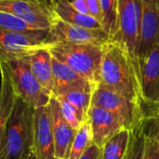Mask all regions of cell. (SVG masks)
Returning a JSON list of instances; mask_svg holds the SVG:
<instances>
[{
    "label": "cell",
    "instance_id": "1",
    "mask_svg": "<svg viewBox=\"0 0 159 159\" xmlns=\"http://www.w3.org/2000/svg\"><path fill=\"white\" fill-rule=\"evenodd\" d=\"M99 84L143 109L140 84L132 63L122 48L111 41L104 49Z\"/></svg>",
    "mask_w": 159,
    "mask_h": 159
},
{
    "label": "cell",
    "instance_id": "2",
    "mask_svg": "<svg viewBox=\"0 0 159 159\" xmlns=\"http://www.w3.org/2000/svg\"><path fill=\"white\" fill-rule=\"evenodd\" d=\"M35 109L16 97L0 159H26L33 152Z\"/></svg>",
    "mask_w": 159,
    "mask_h": 159
},
{
    "label": "cell",
    "instance_id": "3",
    "mask_svg": "<svg viewBox=\"0 0 159 159\" xmlns=\"http://www.w3.org/2000/svg\"><path fill=\"white\" fill-rule=\"evenodd\" d=\"M52 57L68 66L97 87L100 82V67L105 46L54 42L47 45Z\"/></svg>",
    "mask_w": 159,
    "mask_h": 159
},
{
    "label": "cell",
    "instance_id": "4",
    "mask_svg": "<svg viewBox=\"0 0 159 159\" xmlns=\"http://www.w3.org/2000/svg\"><path fill=\"white\" fill-rule=\"evenodd\" d=\"M139 26V0H116L115 30L111 41L120 46L126 53L140 84L141 75L138 57Z\"/></svg>",
    "mask_w": 159,
    "mask_h": 159
},
{
    "label": "cell",
    "instance_id": "5",
    "mask_svg": "<svg viewBox=\"0 0 159 159\" xmlns=\"http://www.w3.org/2000/svg\"><path fill=\"white\" fill-rule=\"evenodd\" d=\"M0 69L8 75L17 98L34 109L48 106L52 95L37 81L25 58L0 62Z\"/></svg>",
    "mask_w": 159,
    "mask_h": 159
},
{
    "label": "cell",
    "instance_id": "6",
    "mask_svg": "<svg viewBox=\"0 0 159 159\" xmlns=\"http://www.w3.org/2000/svg\"><path fill=\"white\" fill-rule=\"evenodd\" d=\"M92 106L106 110L114 115L123 127L133 130L144 118V110L138 104L99 84L92 96Z\"/></svg>",
    "mask_w": 159,
    "mask_h": 159
},
{
    "label": "cell",
    "instance_id": "7",
    "mask_svg": "<svg viewBox=\"0 0 159 159\" xmlns=\"http://www.w3.org/2000/svg\"><path fill=\"white\" fill-rule=\"evenodd\" d=\"M49 30L18 32L0 29V62L23 59L47 46Z\"/></svg>",
    "mask_w": 159,
    "mask_h": 159
},
{
    "label": "cell",
    "instance_id": "8",
    "mask_svg": "<svg viewBox=\"0 0 159 159\" xmlns=\"http://www.w3.org/2000/svg\"><path fill=\"white\" fill-rule=\"evenodd\" d=\"M0 11L15 16L38 30H49L55 19L51 6L36 0H0Z\"/></svg>",
    "mask_w": 159,
    "mask_h": 159
},
{
    "label": "cell",
    "instance_id": "9",
    "mask_svg": "<svg viewBox=\"0 0 159 159\" xmlns=\"http://www.w3.org/2000/svg\"><path fill=\"white\" fill-rule=\"evenodd\" d=\"M110 41V37L102 29L85 28L66 23L55 17L52 25L49 29L47 45L54 42H68L106 46Z\"/></svg>",
    "mask_w": 159,
    "mask_h": 159
},
{
    "label": "cell",
    "instance_id": "10",
    "mask_svg": "<svg viewBox=\"0 0 159 159\" xmlns=\"http://www.w3.org/2000/svg\"><path fill=\"white\" fill-rule=\"evenodd\" d=\"M140 2V26L138 57L140 68L150 52L159 45V11L144 0Z\"/></svg>",
    "mask_w": 159,
    "mask_h": 159
},
{
    "label": "cell",
    "instance_id": "11",
    "mask_svg": "<svg viewBox=\"0 0 159 159\" xmlns=\"http://www.w3.org/2000/svg\"><path fill=\"white\" fill-rule=\"evenodd\" d=\"M140 91L143 105L150 108L153 114L159 109V45L148 54L141 67Z\"/></svg>",
    "mask_w": 159,
    "mask_h": 159
},
{
    "label": "cell",
    "instance_id": "12",
    "mask_svg": "<svg viewBox=\"0 0 159 159\" xmlns=\"http://www.w3.org/2000/svg\"><path fill=\"white\" fill-rule=\"evenodd\" d=\"M48 107L54 139L55 157L57 159H68L77 130H74L65 120L59 100L54 95L52 96Z\"/></svg>",
    "mask_w": 159,
    "mask_h": 159
},
{
    "label": "cell",
    "instance_id": "13",
    "mask_svg": "<svg viewBox=\"0 0 159 159\" xmlns=\"http://www.w3.org/2000/svg\"><path fill=\"white\" fill-rule=\"evenodd\" d=\"M33 152L37 159H57L48 106L35 109Z\"/></svg>",
    "mask_w": 159,
    "mask_h": 159
},
{
    "label": "cell",
    "instance_id": "14",
    "mask_svg": "<svg viewBox=\"0 0 159 159\" xmlns=\"http://www.w3.org/2000/svg\"><path fill=\"white\" fill-rule=\"evenodd\" d=\"M88 122L92 130L93 143L99 148H102L111 138L125 129L114 115L97 106L91 105Z\"/></svg>",
    "mask_w": 159,
    "mask_h": 159
},
{
    "label": "cell",
    "instance_id": "15",
    "mask_svg": "<svg viewBox=\"0 0 159 159\" xmlns=\"http://www.w3.org/2000/svg\"><path fill=\"white\" fill-rule=\"evenodd\" d=\"M52 63L54 83L53 95L55 97H58L70 89H84L94 93L96 87L71 69L68 66L54 57H52Z\"/></svg>",
    "mask_w": 159,
    "mask_h": 159
},
{
    "label": "cell",
    "instance_id": "16",
    "mask_svg": "<svg viewBox=\"0 0 159 159\" xmlns=\"http://www.w3.org/2000/svg\"><path fill=\"white\" fill-rule=\"evenodd\" d=\"M30 69L39 84L50 94L53 95L54 83L52 74V56L47 48L42 47L25 57Z\"/></svg>",
    "mask_w": 159,
    "mask_h": 159
},
{
    "label": "cell",
    "instance_id": "17",
    "mask_svg": "<svg viewBox=\"0 0 159 159\" xmlns=\"http://www.w3.org/2000/svg\"><path fill=\"white\" fill-rule=\"evenodd\" d=\"M51 6L56 18L71 24L89 29H103L100 22L92 16L84 15L77 11L69 0H52Z\"/></svg>",
    "mask_w": 159,
    "mask_h": 159
},
{
    "label": "cell",
    "instance_id": "18",
    "mask_svg": "<svg viewBox=\"0 0 159 159\" xmlns=\"http://www.w3.org/2000/svg\"><path fill=\"white\" fill-rule=\"evenodd\" d=\"M0 72H1V86H0V151H1L8 123L14 108L16 95L6 72L2 69H0Z\"/></svg>",
    "mask_w": 159,
    "mask_h": 159
},
{
    "label": "cell",
    "instance_id": "19",
    "mask_svg": "<svg viewBox=\"0 0 159 159\" xmlns=\"http://www.w3.org/2000/svg\"><path fill=\"white\" fill-rule=\"evenodd\" d=\"M142 159H159V117H144V151Z\"/></svg>",
    "mask_w": 159,
    "mask_h": 159
},
{
    "label": "cell",
    "instance_id": "20",
    "mask_svg": "<svg viewBox=\"0 0 159 159\" xmlns=\"http://www.w3.org/2000/svg\"><path fill=\"white\" fill-rule=\"evenodd\" d=\"M131 131L124 129L111 138L101 149L102 159H126Z\"/></svg>",
    "mask_w": 159,
    "mask_h": 159
},
{
    "label": "cell",
    "instance_id": "21",
    "mask_svg": "<svg viewBox=\"0 0 159 159\" xmlns=\"http://www.w3.org/2000/svg\"><path fill=\"white\" fill-rule=\"evenodd\" d=\"M93 92L84 89H70L58 96L67 101L81 115L84 123L88 122V112L91 107Z\"/></svg>",
    "mask_w": 159,
    "mask_h": 159
},
{
    "label": "cell",
    "instance_id": "22",
    "mask_svg": "<svg viewBox=\"0 0 159 159\" xmlns=\"http://www.w3.org/2000/svg\"><path fill=\"white\" fill-rule=\"evenodd\" d=\"M92 143L93 136L90 124L89 122L83 123L76 132L68 159H80Z\"/></svg>",
    "mask_w": 159,
    "mask_h": 159
},
{
    "label": "cell",
    "instance_id": "23",
    "mask_svg": "<svg viewBox=\"0 0 159 159\" xmlns=\"http://www.w3.org/2000/svg\"><path fill=\"white\" fill-rule=\"evenodd\" d=\"M143 151H144V118L133 130H131L130 144H129V150L126 159H142Z\"/></svg>",
    "mask_w": 159,
    "mask_h": 159
},
{
    "label": "cell",
    "instance_id": "24",
    "mask_svg": "<svg viewBox=\"0 0 159 159\" xmlns=\"http://www.w3.org/2000/svg\"><path fill=\"white\" fill-rule=\"evenodd\" d=\"M103 14V29L110 37L111 38L115 30V22H116V0H100Z\"/></svg>",
    "mask_w": 159,
    "mask_h": 159
},
{
    "label": "cell",
    "instance_id": "25",
    "mask_svg": "<svg viewBox=\"0 0 159 159\" xmlns=\"http://www.w3.org/2000/svg\"><path fill=\"white\" fill-rule=\"evenodd\" d=\"M0 29L18 32H30L38 30L23 20L2 11H0Z\"/></svg>",
    "mask_w": 159,
    "mask_h": 159
},
{
    "label": "cell",
    "instance_id": "26",
    "mask_svg": "<svg viewBox=\"0 0 159 159\" xmlns=\"http://www.w3.org/2000/svg\"><path fill=\"white\" fill-rule=\"evenodd\" d=\"M57 99L59 100L61 111H62L65 120L68 123V125L74 130H78L79 127L81 126V125L84 123L81 115H80V113L76 111V109L74 107H72L67 101H66L65 99L60 98H57Z\"/></svg>",
    "mask_w": 159,
    "mask_h": 159
},
{
    "label": "cell",
    "instance_id": "27",
    "mask_svg": "<svg viewBox=\"0 0 159 159\" xmlns=\"http://www.w3.org/2000/svg\"><path fill=\"white\" fill-rule=\"evenodd\" d=\"M87 4H88L90 16L94 17L96 20L100 22L102 25L103 14H102V8H101V4H100V0H87Z\"/></svg>",
    "mask_w": 159,
    "mask_h": 159
},
{
    "label": "cell",
    "instance_id": "28",
    "mask_svg": "<svg viewBox=\"0 0 159 159\" xmlns=\"http://www.w3.org/2000/svg\"><path fill=\"white\" fill-rule=\"evenodd\" d=\"M80 159H102V149L92 143Z\"/></svg>",
    "mask_w": 159,
    "mask_h": 159
},
{
    "label": "cell",
    "instance_id": "29",
    "mask_svg": "<svg viewBox=\"0 0 159 159\" xmlns=\"http://www.w3.org/2000/svg\"><path fill=\"white\" fill-rule=\"evenodd\" d=\"M71 4L74 7V9L80 13L90 16L87 0H71Z\"/></svg>",
    "mask_w": 159,
    "mask_h": 159
},
{
    "label": "cell",
    "instance_id": "30",
    "mask_svg": "<svg viewBox=\"0 0 159 159\" xmlns=\"http://www.w3.org/2000/svg\"><path fill=\"white\" fill-rule=\"evenodd\" d=\"M144 1L152 5L155 9H157L159 11V0H144Z\"/></svg>",
    "mask_w": 159,
    "mask_h": 159
},
{
    "label": "cell",
    "instance_id": "31",
    "mask_svg": "<svg viewBox=\"0 0 159 159\" xmlns=\"http://www.w3.org/2000/svg\"><path fill=\"white\" fill-rule=\"evenodd\" d=\"M39 1H41V2H43V3H45V4L49 5V6H51V1H52V0H39Z\"/></svg>",
    "mask_w": 159,
    "mask_h": 159
},
{
    "label": "cell",
    "instance_id": "32",
    "mask_svg": "<svg viewBox=\"0 0 159 159\" xmlns=\"http://www.w3.org/2000/svg\"><path fill=\"white\" fill-rule=\"evenodd\" d=\"M26 159H37V157H36V155H35V153L34 152H32Z\"/></svg>",
    "mask_w": 159,
    "mask_h": 159
},
{
    "label": "cell",
    "instance_id": "33",
    "mask_svg": "<svg viewBox=\"0 0 159 159\" xmlns=\"http://www.w3.org/2000/svg\"><path fill=\"white\" fill-rule=\"evenodd\" d=\"M151 115H155V116L159 117V109H157V111H156L153 114H151Z\"/></svg>",
    "mask_w": 159,
    "mask_h": 159
},
{
    "label": "cell",
    "instance_id": "34",
    "mask_svg": "<svg viewBox=\"0 0 159 159\" xmlns=\"http://www.w3.org/2000/svg\"><path fill=\"white\" fill-rule=\"evenodd\" d=\"M33 1H35V0H33ZM36 1H39V0H36ZM41 2V1H40Z\"/></svg>",
    "mask_w": 159,
    "mask_h": 159
}]
</instances>
